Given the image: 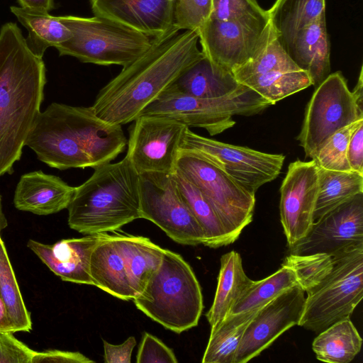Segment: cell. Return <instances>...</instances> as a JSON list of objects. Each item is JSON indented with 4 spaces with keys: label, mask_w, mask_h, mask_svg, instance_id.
<instances>
[{
    "label": "cell",
    "mask_w": 363,
    "mask_h": 363,
    "mask_svg": "<svg viewBox=\"0 0 363 363\" xmlns=\"http://www.w3.org/2000/svg\"><path fill=\"white\" fill-rule=\"evenodd\" d=\"M196 186L237 240L253 217L252 193L201 155L181 149L175 171Z\"/></svg>",
    "instance_id": "9c48e42d"
},
{
    "label": "cell",
    "mask_w": 363,
    "mask_h": 363,
    "mask_svg": "<svg viewBox=\"0 0 363 363\" xmlns=\"http://www.w3.org/2000/svg\"><path fill=\"white\" fill-rule=\"evenodd\" d=\"M102 233L63 239L52 245L29 240L27 246L62 280L94 286L90 274V259Z\"/></svg>",
    "instance_id": "d6986e66"
},
{
    "label": "cell",
    "mask_w": 363,
    "mask_h": 363,
    "mask_svg": "<svg viewBox=\"0 0 363 363\" xmlns=\"http://www.w3.org/2000/svg\"><path fill=\"white\" fill-rule=\"evenodd\" d=\"M328 275L309 290L298 325L320 333L350 318L363 297V243L335 254Z\"/></svg>",
    "instance_id": "52a82bcc"
},
{
    "label": "cell",
    "mask_w": 363,
    "mask_h": 363,
    "mask_svg": "<svg viewBox=\"0 0 363 363\" xmlns=\"http://www.w3.org/2000/svg\"><path fill=\"white\" fill-rule=\"evenodd\" d=\"M10 331H0V363H31L35 351Z\"/></svg>",
    "instance_id": "60d3db41"
},
{
    "label": "cell",
    "mask_w": 363,
    "mask_h": 363,
    "mask_svg": "<svg viewBox=\"0 0 363 363\" xmlns=\"http://www.w3.org/2000/svg\"><path fill=\"white\" fill-rule=\"evenodd\" d=\"M362 121H356L333 134L311 160L318 167L325 169L352 171L347 160V149L352 134Z\"/></svg>",
    "instance_id": "8d00e7d4"
},
{
    "label": "cell",
    "mask_w": 363,
    "mask_h": 363,
    "mask_svg": "<svg viewBox=\"0 0 363 363\" xmlns=\"http://www.w3.org/2000/svg\"><path fill=\"white\" fill-rule=\"evenodd\" d=\"M93 13L160 38L174 26L172 0H89Z\"/></svg>",
    "instance_id": "ac0fdd59"
},
{
    "label": "cell",
    "mask_w": 363,
    "mask_h": 363,
    "mask_svg": "<svg viewBox=\"0 0 363 363\" xmlns=\"http://www.w3.org/2000/svg\"><path fill=\"white\" fill-rule=\"evenodd\" d=\"M58 18L72 33L69 40L55 48L59 55L74 57L84 63L124 67L152 44V39L147 35L102 17Z\"/></svg>",
    "instance_id": "ba28073f"
},
{
    "label": "cell",
    "mask_w": 363,
    "mask_h": 363,
    "mask_svg": "<svg viewBox=\"0 0 363 363\" xmlns=\"http://www.w3.org/2000/svg\"><path fill=\"white\" fill-rule=\"evenodd\" d=\"M0 298L3 301L16 332L32 329L27 310L6 246L0 237Z\"/></svg>",
    "instance_id": "836d02e7"
},
{
    "label": "cell",
    "mask_w": 363,
    "mask_h": 363,
    "mask_svg": "<svg viewBox=\"0 0 363 363\" xmlns=\"http://www.w3.org/2000/svg\"><path fill=\"white\" fill-rule=\"evenodd\" d=\"M43 58L28 48L19 27L0 31V177L13 172L40 113L46 84Z\"/></svg>",
    "instance_id": "3957f363"
},
{
    "label": "cell",
    "mask_w": 363,
    "mask_h": 363,
    "mask_svg": "<svg viewBox=\"0 0 363 363\" xmlns=\"http://www.w3.org/2000/svg\"><path fill=\"white\" fill-rule=\"evenodd\" d=\"M138 363H177L173 350L155 336L145 333L136 356Z\"/></svg>",
    "instance_id": "ab89813d"
},
{
    "label": "cell",
    "mask_w": 363,
    "mask_h": 363,
    "mask_svg": "<svg viewBox=\"0 0 363 363\" xmlns=\"http://www.w3.org/2000/svg\"><path fill=\"white\" fill-rule=\"evenodd\" d=\"M286 51L306 71L315 87L330 73V45L326 29L325 12L296 35Z\"/></svg>",
    "instance_id": "44dd1931"
},
{
    "label": "cell",
    "mask_w": 363,
    "mask_h": 363,
    "mask_svg": "<svg viewBox=\"0 0 363 363\" xmlns=\"http://www.w3.org/2000/svg\"><path fill=\"white\" fill-rule=\"evenodd\" d=\"M240 84L254 90L272 105L313 85L309 74L303 69L271 72L250 77Z\"/></svg>",
    "instance_id": "1f68e13d"
},
{
    "label": "cell",
    "mask_w": 363,
    "mask_h": 363,
    "mask_svg": "<svg viewBox=\"0 0 363 363\" xmlns=\"http://www.w3.org/2000/svg\"><path fill=\"white\" fill-rule=\"evenodd\" d=\"M141 218L150 220L177 243L203 245V231L182 198L173 173L140 174Z\"/></svg>",
    "instance_id": "7c38bea8"
},
{
    "label": "cell",
    "mask_w": 363,
    "mask_h": 363,
    "mask_svg": "<svg viewBox=\"0 0 363 363\" xmlns=\"http://www.w3.org/2000/svg\"><path fill=\"white\" fill-rule=\"evenodd\" d=\"M67 209L69 226L80 233L115 232L141 218L140 174L126 155L101 164L75 187Z\"/></svg>",
    "instance_id": "277c9868"
},
{
    "label": "cell",
    "mask_w": 363,
    "mask_h": 363,
    "mask_svg": "<svg viewBox=\"0 0 363 363\" xmlns=\"http://www.w3.org/2000/svg\"><path fill=\"white\" fill-rule=\"evenodd\" d=\"M106 363H130L131 354L136 345L135 337H129L120 345H113L103 340Z\"/></svg>",
    "instance_id": "7bdbcfd3"
},
{
    "label": "cell",
    "mask_w": 363,
    "mask_h": 363,
    "mask_svg": "<svg viewBox=\"0 0 363 363\" xmlns=\"http://www.w3.org/2000/svg\"><path fill=\"white\" fill-rule=\"evenodd\" d=\"M270 106L268 101L243 84L229 94L208 99L188 95L172 84L140 115L170 118L189 128H203L213 136L233 127V116L256 115Z\"/></svg>",
    "instance_id": "8992f818"
},
{
    "label": "cell",
    "mask_w": 363,
    "mask_h": 363,
    "mask_svg": "<svg viewBox=\"0 0 363 363\" xmlns=\"http://www.w3.org/2000/svg\"><path fill=\"white\" fill-rule=\"evenodd\" d=\"M181 149L197 152L248 191L256 193L280 174L285 156L228 144L199 135L187 128Z\"/></svg>",
    "instance_id": "4fadbf2b"
},
{
    "label": "cell",
    "mask_w": 363,
    "mask_h": 363,
    "mask_svg": "<svg viewBox=\"0 0 363 363\" xmlns=\"http://www.w3.org/2000/svg\"><path fill=\"white\" fill-rule=\"evenodd\" d=\"M363 243V193L359 194L314 221L307 235L289 247L290 253L333 255Z\"/></svg>",
    "instance_id": "e0dca14e"
},
{
    "label": "cell",
    "mask_w": 363,
    "mask_h": 363,
    "mask_svg": "<svg viewBox=\"0 0 363 363\" xmlns=\"http://www.w3.org/2000/svg\"><path fill=\"white\" fill-rule=\"evenodd\" d=\"M257 311L229 314L218 325L211 328L201 362L233 363L245 330Z\"/></svg>",
    "instance_id": "4dcf8cb0"
},
{
    "label": "cell",
    "mask_w": 363,
    "mask_h": 363,
    "mask_svg": "<svg viewBox=\"0 0 363 363\" xmlns=\"http://www.w3.org/2000/svg\"><path fill=\"white\" fill-rule=\"evenodd\" d=\"M358 108L363 111V74L362 66L361 67L357 82L352 91Z\"/></svg>",
    "instance_id": "7dc6e473"
},
{
    "label": "cell",
    "mask_w": 363,
    "mask_h": 363,
    "mask_svg": "<svg viewBox=\"0 0 363 363\" xmlns=\"http://www.w3.org/2000/svg\"><path fill=\"white\" fill-rule=\"evenodd\" d=\"M133 301L176 333L196 326L203 308L201 288L191 267L180 255L167 249L159 268Z\"/></svg>",
    "instance_id": "5b68a950"
},
{
    "label": "cell",
    "mask_w": 363,
    "mask_h": 363,
    "mask_svg": "<svg viewBox=\"0 0 363 363\" xmlns=\"http://www.w3.org/2000/svg\"><path fill=\"white\" fill-rule=\"evenodd\" d=\"M347 160L352 171L363 174V121L359 123L350 138Z\"/></svg>",
    "instance_id": "ee69618b"
},
{
    "label": "cell",
    "mask_w": 363,
    "mask_h": 363,
    "mask_svg": "<svg viewBox=\"0 0 363 363\" xmlns=\"http://www.w3.org/2000/svg\"><path fill=\"white\" fill-rule=\"evenodd\" d=\"M360 120H363V111L358 108L345 78L338 71L315 86L296 140L306 157L313 159L333 134Z\"/></svg>",
    "instance_id": "8fae6325"
},
{
    "label": "cell",
    "mask_w": 363,
    "mask_h": 363,
    "mask_svg": "<svg viewBox=\"0 0 363 363\" xmlns=\"http://www.w3.org/2000/svg\"><path fill=\"white\" fill-rule=\"evenodd\" d=\"M203 55L216 67L232 72L277 35L269 14L221 21L208 18L197 31Z\"/></svg>",
    "instance_id": "30bf717a"
},
{
    "label": "cell",
    "mask_w": 363,
    "mask_h": 363,
    "mask_svg": "<svg viewBox=\"0 0 363 363\" xmlns=\"http://www.w3.org/2000/svg\"><path fill=\"white\" fill-rule=\"evenodd\" d=\"M116 234L122 250L129 285L135 298L143 292L159 268L165 249L143 236Z\"/></svg>",
    "instance_id": "603a6c76"
},
{
    "label": "cell",
    "mask_w": 363,
    "mask_h": 363,
    "mask_svg": "<svg viewBox=\"0 0 363 363\" xmlns=\"http://www.w3.org/2000/svg\"><path fill=\"white\" fill-rule=\"evenodd\" d=\"M267 12L286 50L299 30L325 12V0H276Z\"/></svg>",
    "instance_id": "4316f807"
},
{
    "label": "cell",
    "mask_w": 363,
    "mask_h": 363,
    "mask_svg": "<svg viewBox=\"0 0 363 363\" xmlns=\"http://www.w3.org/2000/svg\"><path fill=\"white\" fill-rule=\"evenodd\" d=\"M318 190L315 162L296 160L289 164L280 187V220L289 247L303 238L313 223Z\"/></svg>",
    "instance_id": "2e32d148"
},
{
    "label": "cell",
    "mask_w": 363,
    "mask_h": 363,
    "mask_svg": "<svg viewBox=\"0 0 363 363\" xmlns=\"http://www.w3.org/2000/svg\"><path fill=\"white\" fill-rule=\"evenodd\" d=\"M253 280L245 274L240 255L230 251L222 255L213 303L206 314L211 328L222 321Z\"/></svg>",
    "instance_id": "cb8c5ba5"
},
{
    "label": "cell",
    "mask_w": 363,
    "mask_h": 363,
    "mask_svg": "<svg viewBox=\"0 0 363 363\" xmlns=\"http://www.w3.org/2000/svg\"><path fill=\"white\" fill-rule=\"evenodd\" d=\"M83 354L78 352L62 351L59 350H48L36 352L31 363H94Z\"/></svg>",
    "instance_id": "b9f144b4"
},
{
    "label": "cell",
    "mask_w": 363,
    "mask_h": 363,
    "mask_svg": "<svg viewBox=\"0 0 363 363\" xmlns=\"http://www.w3.org/2000/svg\"><path fill=\"white\" fill-rule=\"evenodd\" d=\"M23 8L40 9L48 12L54 9V0H17Z\"/></svg>",
    "instance_id": "f6af8a7d"
},
{
    "label": "cell",
    "mask_w": 363,
    "mask_h": 363,
    "mask_svg": "<svg viewBox=\"0 0 363 363\" xmlns=\"http://www.w3.org/2000/svg\"><path fill=\"white\" fill-rule=\"evenodd\" d=\"M173 175L182 198L203 231V245L217 248L234 242L236 240L200 190L178 172Z\"/></svg>",
    "instance_id": "83f0119b"
},
{
    "label": "cell",
    "mask_w": 363,
    "mask_h": 363,
    "mask_svg": "<svg viewBox=\"0 0 363 363\" xmlns=\"http://www.w3.org/2000/svg\"><path fill=\"white\" fill-rule=\"evenodd\" d=\"M0 331L15 333L14 327L9 318L6 306L0 298Z\"/></svg>",
    "instance_id": "bcb514c9"
},
{
    "label": "cell",
    "mask_w": 363,
    "mask_h": 363,
    "mask_svg": "<svg viewBox=\"0 0 363 363\" xmlns=\"http://www.w3.org/2000/svg\"><path fill=\"white\" fill-rule=\"evenodd\" d=\"M318 180L313 221L353 196L363 193V174L354 171H333L318 167Z\"/></svg>",
    "instance_id": "f546056e"
},
{
    "label": "cell",
    "mask_w": 363,
    "mask_h": 363,
    "mask_svg": "<svg viewBox=\"0 0 363 363\" xmlns=\"http://www.w3.org/2000/svg\"><path fill=\"white\" fill-rule=\"evenodd\" d=\"M1 201V196L0 195V237L1 231L7 226V220L3 212Z\"/></svg>",
    "instance_id": "c3c4849f"
},
{
    "label": "cell",
    "mask_w": 363,
    "mask_h": 363,
    "mask_svg": "<svg viewBox=\"0 0 363 363\" xmlns=\"http://www.w3.org/2000/svg\"><path fill=\"white\" fill-rule=\"evenodd\" d=\"M301 69L274 37L259 53L242 66L233 70L235 79L240 83L252 76L279 71Z\"/></svg>",
    "instance_id": "e575fe53"
},
{
    "label": "cell",
    "mask_w": 363,
    "mask_h": 363,
    "mask_svg": "<svg viewBox=\"0 0 363 363\" xmlns=\"http://www.w3.org/2000/svg\"><path fill=\"white\" fill-rule=\"evenodd\" d=\"M195 30L176 27L160 38L105 85L91 106L111 125L135 121L143 110L203 55Z\"/></svg>",
    "instance_id": "6da1fadb"
},
{
    "label": "cell",
    "mask_w": 363,
    "mask_h": 363,
    "mask_svg": "<svg viewBox=\"0 0 363 363\" xmlns=\"http://www.w3.org/2000/svg\"><path fill=\"white\" fill-rule=\"evenodd\" d=\"M174 26L181 30H195L208 20L212 0H172Z\"/></svg>",
    "instance_id": "74e56055"
},
{
    "label": "cell",
    "mask_w": 363,
    "mask_h": 363,
    "mask_svg": "<svg viewBox=\"0 0 363 363\" xmlns=\"http://www.w3.org/2000/svg\"><path fill=\"white\" fill-rule=\"evenodd\" d=\"M173 85L188 95L208 99L229 94L238 89L242 84L235 79L232 72L214 66L203 55Z\"/></svg>",
    "instance_id": "d4e9b609"
},
{
    "label": "cell",
    "mask_w": 363,
    "mask_h": 363,
    "mask_svg": "<svg viewBox=\"0 0 363 363\" xmlns=\"http://www.w3.org/2000/svg\"><path fill=\"white\" fill-rule=\"evenodd\" d=\"M90 274L94 286L111 296L124 301L134 298L116 233H102L91 255Z\"/></svg>",
    "instance_id": "7402d4cb"
},
{
    "label": "cell",
    "mask_w": 363,
    "mask_h": 363,
    "mask_svg": "<svg viewBox=\"0 0 363 363\" xmlns=\"http://www.w3.org/2000/svg\"><path fill=\"white\" fill-rule=\"evenodd\" d=\"M362 339L350 318L319 333L312 343L316 358L328 363H349L359 352Z\"/></svg>",
    "instance_id": "f1b7e54d"
},
{
    "label": "cell",
    "mask_w": 363,
    "mask_h": 363,
    "mask_svg": "<svg viewBox=\"0 0 363 363\" xmlns=\"http://www.w3.org/2000/svg\"><path fill=\"white\" fill-rule=\"evenodd\" d=\"M295 274L298 285L304 291L309 290L320 283L331 272L333 257L327 253L296 255L290 253L282 263Z\"/></svg>",
    "instance_id": "d590c367"
},
{
    "label": "cell",
    "mask_w": 363,
    "mask_h": 363,
    "mask_svg": "<svg viewBox=\"0 0 363 363\" xmlns=\"http://www.w3.org/2000/svg\"><path fill=\"white\" fill-rule=\"evenodd\" d=\"M265 13L257 0H212L209 18L226 21Z\"/></svg>",
    "instance_id": "f35d334b"
},
{
    "label": "cell",
    "mask_w": 363,
    "mask_h": 363,
    "mask_svg": "<svg viewBox=\"0 0 363 363\" xmlns=\"http://www.w3.org/2000/svg\"><path fill=\"white\" fill-rule=\"evenodd\" d=\"M132 125L126 156L139 174L174 173L186 125L170 118L140 115Z\"/></svg>",
    "instance_id": "5bb4252c"
},
{
    "label": "cell",
    "mask_w": 363,
    "mask_h": 363,
    "mask_svg": "<svg viewBox=\"0 0 363 363\" xmlns=\"http://www.w3.org/2000/svg\"><path fill=\"white\" fill-rule=\"evenodd\" d=\"M297 284L293 271L281 265L280 269L267 277L253 281L228 315L257 311L281 293Z\"/></svg>",
    "instance_id": "d6a6232c"
},
{
    "label": "cell",
    "mask_w": 363,
    "mask_h": 363,
    "mask_svg": "<svg viewBox=\"0 0 363 363\" xmlns=\"http://www.w3.org/2000/svg\"><path fill=\"white\" fill-rule=\"evenodd\" d=\"M122 125L98 118L92 108L52 103L39 113L26 141L41 162L60 170L96 168L125 148Z\"/></svg>",
    "instance_id": "7a4b0ae2"
},
{
    "label": "cell",
    "mask_w": 363,
    "mask_h": 363,
    "mask_svg": "<svg viewBox=\"0 0 363 363\" xmlns=\"http://www.w3.org/2000/svg\"><path fill=\"white\" fill-rule=\"evenodd\" d=\"M75 187L59 177L34 171L23 174L17 184L13 203L21 211L40 216L67 208Z\"/></svg>",
    "instance_id": "ffe728a7"
},
{
    "label": "cell",
    "mask_w": 363,
    "mask_h": 363,
    "mask_svg": "<svg viewBox=\"0 0 363 363\" xmlns=\"http://www.w3.org/2000/svg\"><path fill=\"white\" fill-rule=\"evenodd\" d=\"M305 292L297 284L259 308L242 336L233 363H246L268 348L285 331L298 324Z\"/></svg>",
    "instance_id": "9a60e30c"
},
{
    "label": "cell",
    "mask_w": 363,
    "mask_h": 363,
    "mask_svg": "<svg viewBox=\"0 0 363 363\" xmlns=\"http://www.w3.org/2000/svg\"><path fill=\"white\" fill-rule=\"evenodd\" d=\"M10 9L28 31L26 41L28 48L40 58L48 48H56L72 36L58 16L49 14L46 10L21 6H11Z\"/></svg>",
    "instance_id": "484cf974"
}]
</instances>
